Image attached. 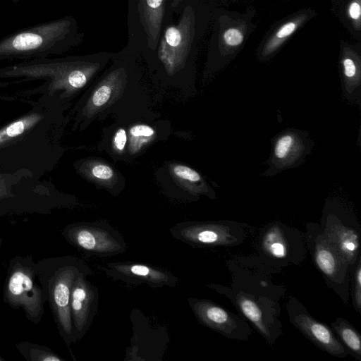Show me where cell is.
I'll return each mask as SVG.
<instances>
[{
    "mask_svg": "<svg viewBox=\"0 0 361 361\" xmlns=\"http://www.w3.org/2000/svg\"><path fill=\"white\" fill-rule=\"evenodd\" d=\"M35 269L59 334L69 347L76 343L70 311L72 287L80 274L90 276L94 271L85 260L73 255L39 259L35 262Z\"/></svg>",
    "mask_w": 361,
    "mask_h": 361,
    "instance_id": "6da1fadb",
    "label": "cell"
},
{
    "mask_svg": "<svg viewBox=\"0 0 361 361\" xmlns=\"http://www.w3.org/2000/svg\"><path fill=\"white\" fill-rule=\"evenodd\" d=\"M32 255H16L10 259L4 286V301L15 310L22 309L26 318L39 324L46 302L37 281Z\"/></svg>",
    "mask_w": 361,
    "mask_h": 361,
    "instance_id": "7a4b0ae2",
    "label": "cell"
},
{
    "mask_svg": "<svg viewBox=\"0 0 361 361\" xmlns=\"http://www.w3.org/2000/svg\"><path fill=\"white\" fill-rule=\"evenodd\" d=\"M320 226L330 243L354 269L360 257V227L348 202L338 197L326 199Z\"/></svg>",
    "mask_w": 361,
    "mask_h": 361,
    "instance_id": "3957f363",
    "label": "cell"
},
{
    "mask_svg": "<svg viewBox=\"0 0 361 361\" xmlns=\"http://www.w3.org/2000/svg\"><path fill=\"white\" fill-rule=\"evenodd\" d=\"M305 238L314 264L326 284L346 303L352 268L328 240L319 224H307Z\"/></svg>",
    "mask_w": 361,
    "mask_h": 361,
    "instance_id": "277c9868",
    "label": "cell"
},
{
    "mask_svg": "<svg viewBox=\"0 0 361 361\" xmlns=\"http://www.w3.org/2000/svg\"><path fill=\"white\" fill-rule=\"evenodd\" d=\"M61 234L70 245L89 257H111L127 250L123 235L104 220L71 224L62 229Z\"/></svg>",
    "mask_w": 361,
    "mask_h": 361,
    "instance_id": "5b68a950",
    "label": "cell"
},
{
    "mask_svg": "<svg viewBox=\"0 0 361 361\" xmlns=\"http://www.w3.org/2000/svg\"><path fill=\"white\" fill-rule=\"evenodd\" d=\"M247 225L231 221H182L169 229L171 236L192 247L235 246L243 243Z\"/></svg>",
    "mask_w": 361,
    "mask_h": 361,
    "instance_id": "8992f818",
    "label": "cell"
},
{
    "mask_svg": "<svg viewBox=\"0 0 361 361\" xmlns=\"http://www.w3.org/2000/svg\"><path fill=\"white\" fill-rule=\"evenodd\" d=\"M271 152L265 164L268 168L262 176L272 177L286 169L302 164L311 153L314 142L309 132L298 128H286L271 139Z\"/></svg>",
    "mask_w": 361,
    "mask_h": 361,
    "instance_id": "52a82bcc",
    "label": "cell"
},
{
    "mask_svg": "<svg viewBox=\"0 0 361 361\" xmlns=\"http://www.w3.org/2000/svg\"><path fill=\"white\" fill-rule=\"evenodd\" d=\"M207 286L229 298L268 344H274L278 336L282 333L281 325L277 317L270 312L271 303L269 301L257 298L233 285L228 287L211 283Z\"/></svg>",
    "mask_w": 361,
    "mask_h": 361,
    "instance_id": "ba28073f",
    "label": "cell"
},
{
    "mask_svg": "<svg viewBox=\"0 0 361 361\" xmlns=\"http://www.w3.org/2000/svg\"><path fill=\"white\" fill-rule=\"evenodd\" d=\"M194 32V11L188 6L185 8L178 24L166 29L160 42L158 56L169 74H174L185 66Z\"/></svg>",
    "mask_w": 361,
    "mask_h": 361,
    "instance_id": "9c48e42d",
    "label": "cell"
},
{
    "mask_svg": "<svg viewBox=\"0 0 361 361\" xmlns=\"http://www.w3.org/2000/svg\"><path fill=\"white\" fill-rule=\"evenodd\" d=\"M286 308L290 323L314 345L337 357L349 355L331 327L315 319L295 297H289Z\"/></svg>",
    "mask_w": 361,
    "mask_h": 361,
    "instance_id": "30bf717a",
    "label": "cell"
},
{
    "mask_svg": "<svg viewBox=\"0 0 361 361\" xmlns=\"http://www.w3.org/2000/svg\"><path fill=\"white\" fill-rule=\"evenodd\" d=\"M188 305L201 324L227 338L247 340L252 330L242 317L207 300L188 298Z\"/></svg>",
    "mask_w": 361,
    "mask_h": 361,
    "instance_id": "8fae6325",
    "label": "cell"
},
{
    "mask_svg": "<svg viewBox=\"0 0 361 361\" xmlns=\"http://www.w3.org/2000/svg\"><path fill=\"white\" fill-rule=\"evenodd\" d=\"M259 236V253L269 261L272 260L275 266H283L289 263L298 264L306 255V243H293V234L295 231L277 221L264 228Z\"/></svg>",
    "mask_w": 361,
    "mask_h": 361,
    "instance_id": "7c38bea8",
    "label": "cell"
},
{
    "mask_svg": "<svg viewBox=\"0 0 361 361\" xmlns=\"http://www.w3.org/2000/svg\"><path fill=\"white\" fill-rule=\"evenodd\" d=\"M104 273L113 281L131 285L146 284L152 288L175 287L178 278L169 271L156 265L135 262H116L105 264Z\"/></svg>",
    "mask_w": 361,
    "mask_h": 361,
    "instance_id": "4fadbf2b",
    "label": "cell"
},
{
    "mask_svg": "<svg viewBox=\"0 0 361 361\" xmlns=\"http://www.w3.org/2000/svg\"><path fill=\"white\" fill-rule=\"evenodd\" d=\"M89 275L80 274L71 290L70 311L75 342L87 333L99 306V288L87 279Z\"/></svg>",
    "mask_w": 361,
    "mask_h": 361,
    "instance_id": "5bb4252c",
    "label": "cell"
},
{
    "mask_svg": "<svg viewBox=\"0 0 361 361\" xmlns=\"http://www.w3.org/2000/svg\"><path fill=\"white\" fill-rule=\"evenodd\" d=\"M140 19L147 35V46L157 47L164 13V0H139Z\"/></svg>",
    "mask_w": 361,
    "mask_h": 361,
    "instance_id": "9a60e30c",
    "label": "cell"
},
{
    "mask_svg": "<svg viewBox=\"0 0 361 361\" xmlns=\"http://www.w3.org/2000/svg\"><path fill=\"white\" fill-rule=\"evenodd\" d=\"M331 329L349 355L361 361V336L360 332L346 319L338 317L331 322Z\"/></svg>",
    "mask_w": 361,
    "mask_h": 361,
    "instance_id": "2e32d148",
    "label": "cell"
},
{
    "mask_svg": "<svg viewBox=\"0 0 361 361\" xmlns=\"http://www.w3.org/2000/svg\"><path fill=\"white\" fill-rule=\"evenodd\" d=\"M16 347L22 356L28 361H66L48 347L28 341H21Z\"/></svg>",
    "mask_w": 361,
    "mask_h": 361,
    "instance_id": "e0dca14e",
    "label": "cell"
},
{
    "mask_svg": "<svg viewBox=\"0 0 361 361\" xmlns=\"http://www.w3.org/2000/svg\"><path fill=\"white\" fill-rule=\"evenodd\" d=\"M302 21V19L298 18L281 25L266 44V47L262 51V56L267 57L278 49V47L296 30Z\"/></svg>",
    "mask_w": 361,
    "mask_h": 361,
    "instance_id": "ac0fdd59",
    "label": "cell"
},
{
    "mask_svg": "<svg viewBox=\"0 0 361 361\" xmlns=\"http://www.w3.org/2000/svg\"><path fill=\"white\" fill-rule=\"evenodd\" d=\"M42 43V38L40 35L25 32L14 37L12 41V46L18 51H26L35 49Z\"/></svg>",
    "mask_w": 361,
    "mask_h": 361,
    "instance_id": "d6986e66",
    "label": "cell"
},
{
    "mask_svg": "<svg viewBox=\"0 0 361 361\" xmlns=\"http://www.w3.org/2000/svg\"><path fill=\"white\" fill-rule=\"evenodd\" d=\"M353 305L356 312L361 310V257H359L354 268L351 279Z\"/></svg>",
    "mask_w": 361,
    "mask_h": 361,
    "instance_id": "ffe728a7",
    "label": "cell"
},
{
    "mask_svg": "<svg viewBox=\"0 0 361 361\" xmlns=\"http://www.w3.org/2000/svg\"><path fill=\"white\" fill-rule=\"evenodd\" d=\"M111 74L110 73L105 80V83L99 86L92 97V103L96 106H99L104 104L110 98L111 96Z\"/></svg>",
    "mask_w": 361,
    "mask_h": 361,
    "instance_id": "44dd1931",
    "label": "cell"
},
{
    "mask_svg": "<svg viewBox=\"0 0 361 361\" xmlns=\"http://www.w3.org/2000/svg\"><path fill=\"white\" fill-rule=\"evenodd\" d=\"M223 38L227 45L235 47L243 42V35L238 29L232 27L224 32Z\"/></svg>",
    "mask_w": 361,
    "mask_h": 361,
    "instance_id": "7402d4cb",
    "label": "cell"
},
{
    "mask_svg": "<svg viewBox=\"0 0 361 361\" xmlns=\"http://www.w3.org/2000/svg\"><path fill=\"white\" fill-rule=\"evenodd\" d=\"M92 174L99 180H109L114 176V171L111 167L105 164H97L92 167Z\"/></svg>",
    "mask_w": 361,
    "mask_h": 361,
    "instance_id": "603a6c76",
    "label": "cell"
},
{
    "mask_svg": "<svg viewBox=\"0 0 361 361\" xmlns=\"http://www.w3.org/2000/svg\"><path fill=\"white\" fill-rule=\"evenodd\" d=\"M130 135L133 137H150L154 133L152 128L147 125H138L133 126L130 130Z\"/></svg>",
    "mask_w": 361,
    "mask_h": 361,
    "instance_id": "cb8c5ba5",
    "label": "cell"
},
{
    "mask_svg": "<svg viewBox=\"0 0 361 361\" xmlns=\"http://www.w3.org/2000/svg\"><path fill=\"white\" fill-rule=\"evenodd\" d=\"M126 142L127 135L126 130L123 128L118 129L116 132L114 137V145L115 148L119 152L123 151L126 147Z\"/></svg>",
    "mask_w": 361,
    "mask_h": 361,
    "instance_id": "d4e9b609",
    "label": "cell"
},
{
    "mask_svg": "<svg viewBox=\"0 0 361 361\" xmlns=\"http://www.w3.org/2000/svg\"><path fill=\"white\" fill-rule=\"evenodd\" d=\"M25 123L22 121H16L10 125L6 129V135L10 137H15L21 134L25 129Z\"/></svg>",
    "mask_w": 361,
    "mask_h": 361,
    "instance_id": "484cf974",
    "label": "cell"
},
{
    "mask_svg": "<svg viewBox=\"0 0 361 361\" xmlns=\"http://www.w3.org/2000/svg\"><path fill=\"white\" fill-rule=\"evenodd\" d=\"M348 14L354 20H359L361 14V8L359 1H353L348 7Z\"/></svg>",
    "mask_w": 361,
    "mask_h": 361,
    "instance_id": "4316f807",
    "label": "cell"
},
{
    "mask_svg": "<svg viewBox=\"0 0 361 361\" xmlns=\"http://www.w3.org/2000/svg\"><path fill=\"white\" fill-rule=\"evenodd\" d=\"M2 243H3V240H2V239H1V238H0V247H1V245H2Z\"/></svg>",
    "mask_w": 361,
    "mask_h": 361,
    "instance_id": "83f0119b",
    "label": "cell"
},
{
    "mask_svg": "<svg viewBox=\"0 0 361 361\" xmlns=\"http://www.w3.org/2000/svg\"><path fill=\"white\" fill-rule=\"evenodd\" d=\"M4 359L3 357H1V356L0 355V361H4Z\"/></svg>",
    "mask_w": 361,
    "mask_h": 361,
    "instance_id": "f1b7e54d",
    "label": "cell"
}]
</instances>
